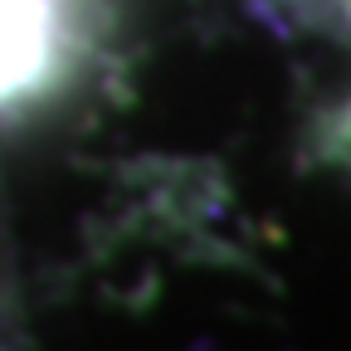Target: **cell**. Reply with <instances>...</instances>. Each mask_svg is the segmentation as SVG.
Listing matches in <instances>:
<instances>
[{
  "mask_svg": "<svg viewBox=\"0 0 351 351\" xmlns=\"http://www.w3.org/2000/svg\"><path fill=\"white\" fill-rule=\"evenodd\" d=\"M59 54L54 0H0V103L44 88Z\"/></svg>",
  "mask_w": 351,
  "mask_h": 351,
  "instance_id": "cell-1",
  "label": "cell"
}]
</instances>
